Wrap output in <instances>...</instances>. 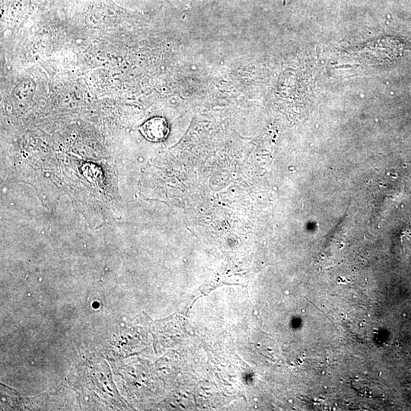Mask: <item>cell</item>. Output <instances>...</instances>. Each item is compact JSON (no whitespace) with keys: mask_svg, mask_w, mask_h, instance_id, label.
I'll use <instances>...</instances> for the list:
<instances>
[{"mask_svg":"<svg viewBox=\"0 0 411 411\" xmlns=\"http://www.w3.org/2000/svg\"><path fill=\"white\" fill-rule=\"evenodd\" d=\"M141 133L148 140L161 142L169 133V127L166 120L162 117H154L146 121L139 128Z\"/></svg>","mask_w":411,"mask_h":411,"instance_id":"obj_1","label":"cell"}]
</instances>
